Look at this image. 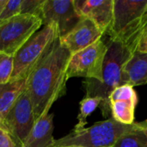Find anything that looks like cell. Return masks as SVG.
Segmentation results:
<instances>
[{"label":"cell","mask_w":147,"mask_h":147,"mask_svg":"<svg viewBox=\"0 0 147 147\" xmlns=\"http://www.w3.org/2000/svg\"><path fill=\"white\" fill-rule=\"evenodd\" d=\"M71 53L58 37L25 82L35 121L49 113L53 104L65 94L67 66Z\"/></svg>","instance_id":"6da1fadb"},{"label":"cell","mask_w":147,"mask_h":147,"mask_svg":"<svg viewBox=\"0 0 147 147\" xmlns=\"http://www.w3.org/2000/svg\"><path fill=\"white\" fill-rule=\"evenodd\" d=\"M107 45L102 82L94 79L84 81L86 97H97L102 100L100 108L104 117H108L111 113L109 96L115 89L122 85L124 66L134 53L128 47L116 40L109 39Z\"/></svg>","instance_id":"7a4b0ae2"},{"label":"cell","mask_w":147,"mask_h":147,"mask_svg":"<svg viewBox=\"0 0 147 147\" xmlns=\"http://www.w3.org/2000/svg\"><path fill=\"white\" fill-rule=\"evenodd\" d=\"M147 27V0H115L114 20L109 39L116 40L133 53Z\"/></svg>","instance_id":"3957f363"},{"label":"cell","mask_w":147,"mask_h":147,"mask_svg":"<svg viewBox=\"0 0 147 147\" xmlns=\"http://www.w3.org/2000/svg\"><path fill=\"white\" fill-rule=\"evenodd\" d=\"M134 126L135 123L121 124L111 117L88 128L73 130L70 134L55 140L53 147H113L123 134Z\"/></svg>","instance_id":"277c9868"},{"label":"cell","mask_w":147,"mask_h":147,"mask_svg":"<svg viewBox=\"0 0 147 147\" xmlns=\"http://www.w3.org/2000/svg\"><path fill=\"white\" fill-rule=\"evenodd\" d=\"M58 37V30L54 24L43 26L36 32L15 54L9 81L26 80Z\"/></svg>","instance_id":"5b68a950"},{"label":"cell","mask_w":147,"mask_h":147,"mask_svg":"<svg viewBox=\"0 0 147 147\" xmlns=\"http://www.w3.org/2000/svg\"><path fill=\"white\" fill-rule=\"evenodd\" d=\"M42 25L40 16L28 14H19L0 22V53L14 57Z\"/></svg>","instance_id":"8992f818"},{"label":"cell","mask_w":147,"mask_h":147,"mask_svg":"<svg viewBox=\"0 0 147 147\" xmlns=\"http://www.w3.org/2000/svg\"><path fill=\"white\" fill-rule=\"evenodd\" d=\"M107 50V42L100 39L88 47L71 54L67 66V78H84L102 82Z\"/></svg>","instance_id":"52a82bcc"},{"label":"cell","mask_w":147,"mask_h":147,"mask_svg":"<svg viewBox=\"0 0 147 147\" xmlns=\"http://www.w3.org/2000/svg\"><path fill=\"white\" fill-rule=\"evenodd\" d=\"M35 121L33 105L24 88L0 123V128L9 134L16 147H22Z\"/></svg>","instance_id":"ba28073f"},{"label":"cell","mask_w":147,"mask_h":147,"mask_svg":"<svg viewBox=\"0 0 147 147\" xmlns=\"http://www.w3.org/2000/svg\"><path fill=\"white\" fill-rule=\"evenodd\" d=\"M40 18L43 26L54 24L59 38H63L77 26L83 16L76 9L74 0H44Z\"/></svg>","instance_id":"9c48e42d"},{"label":"cell","mask_w":147,"mask_h":147,"mask_svg":"<svg viewBox=\"0 0 147 147\" xmlns=\"http://www.w3.org/2000/svg\"><path fill=\"white\" fill-rule=\"evenodd\" d=\"M115 0H74V4L83 17L90 19L102 30L109 34L114 20Z\"/></svg>","instance_id":"30bf717a"},{"label":"cell","mask_w":147,"mask_h":147,"mask_svg":"<svg viewBox=\"0 0 147 147\" xmlns=\"http://www.w3.org/2000/svg\"><path fill=\"white\" fill-rule=\"evenodd\" d=\"M102 30L89 18L83 17L77 26L65 37L59 38L71 54L92 45L103 36Z\"/></svg>","instance_id":"8fae6325"},{"label":"cell","mask_w":147,"mask_h":147,"mask_svg":"<svg viewBox=\"0 0 147 147\" xmlns=\"http://www.w3.org/2000/svg\"><path fill=\"white\" fill-rule=\"evenodd\" d=\"M53 132V114H47L37 120L22 147H53L55 140Z\"/></svg>","instance_id":"7c38bea8"},{"label":"cell","mask_w":147,"mask_h":147,"mask_svg":"<svg viewBox=\"0 0 147 147\" xmlns=\"http://www.w3.org/2000/svg\"><path fill=\"white\" fill-rule=\"evenodd\" d=\"M147 84V53L135 52L123 69L122 85L139 86Z\"/></svg>","instance_id":"4fadbf2b"},{"label":"cell","mask_w":147,"mask_h":147,"mask_svg":"<svg viewBox=\"0 0 147 147\" xmlns=\"http://www.w3.org/2000/svg\"><path fill=\"white\" fill-rule=\"evenodd\" d=\"M24 79L9 81L0 84V123L25 88Z\"/></svg>","instance_id":"5bb4252c"},{"label":"cell","mask_w":147,"mask_h":147,"mask_svg":"<svg viewBox=\"0 0 147 147\" xmlns=\"http://www.w3.org/2000/svg\"><path fill=\"white\" fill-rule=\"evenodd\" d=\"M138 99L117 100L109 102L112 118L123 125H133L134 122V111Z\"/></svg>","instance_id":"9a60e30c"},{"label":"cell","mask_w":147,"mask_h":147,"mask_svg":"<svg viewBox=\"0 0 147 147\" xmlns=\"http://www.w3.org/2000/svg\"><path fill=\"white\" fill-rule=\"evenodd\" d=\"M113 147H147V136L141 122L135 123L134 127L123 134Z\"/></svg>","instance_id":"2e32d148"},{"label":"cell","mask_w":147,"mask_h":147,"mask_svg":"<svg viewBox=\"0 0 147 147\" xmlns=\"http://www.w3.org/2000/svg\"><path fill=\"white\" fill-rule=\"evenodd\" d=\"M102 100L97 97H84L80 102V113L78 115V124L74 130H81L87 124V117H89L97 107H100Z\"/></svg>","instance_id":"e0dca14e"},{"label":"cell","mask_w":147,"mask_h":147,"mask_svg":"<svg viewBox=\"0 0 147 147\" xmlns=\"http://www.w3.org/2000/svg\"><path fill=\"white\" fill-rule=\"evenodd\" d=\"M14 57L0 53V84H6L10 80L13 71Z\"/></svg>","instance_id":"ac0fdd59"},{"label":"cell","mask_w":147,"mask_h":147,"mask_svg":"<svg viewBox=\"0 0 147 147\" xmlns=\"http://www.w3.org/2000/svg\"><path fill=\"white\" fill-rule=\"evenodd\" d=\"M138 99L136 91L130 84H123L115 89L109 96V102L117 100H132Z\"/></svg>","instance_id":"d6986e66"},{"label":"cell","mask_w":147,"mask_h":147,"mask_svg":"<svg viewBox=\"0 0 147 147\" xmlns=\"http://www.w3.org/2000/svg\"><path fill=\"white\" fill-rule=\"evenodd\" d=\"M44 0H22L21 14H28L40 17V9Z\"/></svg>","instance_id":"ffe728a7"},{"label":"cell","mask_w":147,"mask_h":147,"mask_svg":"<svg viewBox=\"0 0 147 147\" xmlns=\"http://www.w3.org/2000/svg\"><path fill=\"white\" fill-rule=\"evenodd\" d=\"M22 0H8L7 4L0 16V22L8 20L21 14Z\"/></svg>","instance_id":"44dd1931"},{"label":"cell","mask_w":147,"mask_h":147,"mask_svg":"<svg viewBox=\"0 0 147 147\" xmlns=\"http://www.w3.org/2000/svg\"><path fill=\"white\" fill-rule=\"evenodd\" d=\"M135 52L147 53V27L145 28L143 33L141 34V35L137 42V45L135 47Z\"/></svg>","instance_id":"7402d4cb"},{"label":"cell","mask_w":147,"mask_h":147,"mask_svg":"<svg viewBox=\"0 0 147 147\" xmlns=\"http://www.w3.org/2000/svg\"><path fill=\"white\" fill-rule=\"evenodd\" d=\"M0 147H16L11 137L2 128H0Z\"/></svg>","instance_id":"603a6c76"},{"label":"cell","mask_w":147,"mask_h":147,"mask_svg":"<svg viewBox=\"0 0 147 147\" xmlns=\"http://www.w3.org/2000/svg\"><path fill=\"white\" fill-rule=\"evenodd\" d=\"M7 2H8V0H0V16L7 4Z\"/></svg>","instance_id":"cb8c5ba5"},{"label":"cell","mask_w":147,"mask_h":147,"mask_svg":"<svg viewBox=\"0 0 147 147\" xmlns=\"http://www.w3.org/2000/svg\"><path fill=\"white\" fill-rule=\"evenodd\" d=\"M141 124H142L143 129H144V131H145V133H146V134L147 136V120H146L145 121H142Z\"/></svg>","instance_id":"d4e9b609"},{"label":"cell","mask_w":147,"mask_h":147,"mask_svg":"<svg viewBox=\"0 0 147 147\" xmlns=\"http://www.w3.org/2000/svg\"><path fill=\"white\" fill-rule=\"evenodd\" d=\"M70 147H73V146H70Z\"/></svg>","instance_id":"484cf974"}]
</instances>
